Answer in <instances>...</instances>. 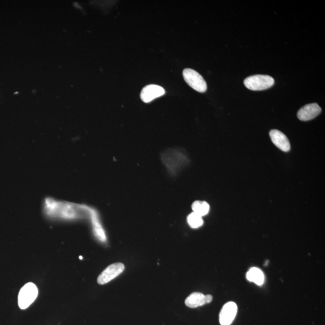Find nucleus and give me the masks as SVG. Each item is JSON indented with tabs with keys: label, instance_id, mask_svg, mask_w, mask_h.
I'll use <instances>...</instances> for the list:
<instances>
[{
	"label": "nucleus",
	"instance_id": "nucleus-9",
	"mask_svg": "<svg viewBox=\"0 0 325 325\" xmlns=\"http://www.w3.org/2000/svg\"><path fill=\"white\" fill-rule=\"evenodd\" d=\"M165 90L162 87L155 84H149L142 89L141 98L143 102L149 103L157 98L164 95Z\"/></svg>",
	"mask_w": 325,
	"mask_h": 325
},
{
	"label": "nucleus",
	"instance_id": "nucleus-4",
	"mask_svg": "<svg viewBox=\"0 0 325 325\" xmlns=\"http://www.w3.org/2000/svg\"><path fill=\"white\" fill-rule=\"evenodd\" d=\"M275 83L273 78L266 75H254L244 81V84L249 90L259 91L270 88Z\"/></svg>",
	"mask_w": 325,
	"mask_h": 325
},
{
	"label": "nucleus",
	"instance_id": "nucleus-11",
	"mask_svg": "<svg viewBox=\"0 0 325 325\" xmlns=\"http://www.w3.org/2000/svg\"><path fill=\"white\" fill-rule=\"evenodd\" d=\"M269 135L276 147L284 152L290 150V142L283 133L277 129H272L270 132Z\"/></svg>",
	"mask_w": 325,
	"mask_h": 325
},
{
	"label": "nucleus",
	"instance_id": "nucleus-14",
	"mask_svg": "<svg viewBox=\"0 0 325 325\" xmlns=\"http://www.w3.org/2000/svg\"><path fill=\"white\" fill-rule=\"evenodd\" d=\"M187 223L191 229H196L203 226L204 220L203 217L198 214L192 212L187 216Z\"/></svg>",
	"mask_w": 325,
	"mask_h": 325
},
{
	"label": "nucleus",
	"instance_id": "nucleus-7",
	"mask_svg": "<svg viewBox=\"0 0 325 325\" xmlns=\"http://www.w3.org/2000/svg\"><path fill=\"white\" fill-rule=\"evenodd\" d=\"M237 313V305L234 302H227L223 305L219 314L221 325H230L233 323Z\"/></svg>",
	"mask_w": 325,
	"mask_h": 325
},
{
	"label": "nucleus",
	"instance_id": "nucleus-12",
	"mask_svg": "<svg viewBox=\"0 0 325 325\" xmlns=\"http://www.w3.org/2000/svg\"><path fill=\"white\" fill-rule=\"evenodd\" d=\"M246 278L258 285H262L265 282L264 274L261 270L256 268H252L247 272Z\"/></svg>",
	"mask_w": 325,
	"mask_h": 325
},
{
	"label": "nucleus",
	"instance_id": "nucleus-5",
	"mask_svg": "<svg viewBox=\"0 0 325 325\" xmlns=\"http://www.w3.org/2000/svg\"><path fill=\"white\" fill-rule=\"evenodd\" d=\"M183 74L184 80L191 88L201 93L206 92L207 89L206 81L197 71L187 68L183 71Z\"/></svg>",
	"mask_w": 325,
	"mask_h": 325
},
{
	"label": "nucleus",
	"instance_id": "nucleus-1",
	"mask_svg": "<svg viewBox=\"0 0 325 325\" xmlns=\"http://www.w3.org/2000/svg\"><path fill=\"white\" fill-rule=\"evenodd\" d=\"M44 207L48 216L68 220L90 219L92 221L98 214L95 209L86 205L74 204L52 198L45 199Z\"/></svg>",
	"mask_w": 325,
	"mask_h": 325
},
{
	"label": "nucleus",
	"instance_id": "nucleus-2",
	"mask_svg": "<svg viewBox=\"0 0 325 325\" xmlns=\"http://www.w3.org/2000/svg\"><path fill=\"white\" fill-rule=\"evenodd\" d=\"M161 159L168 173L176 176L189 162L186 152L180 148H171L162 152Z\"/></svg>",
	"mask_w": 325,
	"mask_h": 325
},
{
	"label": "nucleus",
	"instance_id": "nucleus-3",
	"mask_svg": "<svg viewBox=\"0 0 325 325\" xmlns=\"http://www.w3.org/2000/svg\"><path fill=\"white\" fill-rule=\"evenodd\" d=\"M38 295L37 286L32 282L25 284L18 294V305L21 310H25L34 303Z\"/></svg>",
	"mask_w": 325,
	"mask_h": 325
},
{
	"label": "nucleus",
	"instance_id": "nucleus-13",
	"mask_svg": "<svg viewBox=\"0 0 325 325\" xmlns=\"http://www.w3.org/2000/svg\"><path fill=\"white\" fill-rule=\"evenodd\" d=\"M193 212L201 216L207 215L209 213L210 205L206 201H196L191 205Z\"/></svg>",
	"mask_w": 325,
	"mask_h": 325
},
{
	"label": "nucleus",
	"instance_id": "nucleus-8",
	"mask_svg": "<svg viewBox=\"0 0 325 325\" xmlns=\"http://www.w3.org/2000/svg\"><path fill=\"white\" fill-rule=\"evenodd\" d=\"M213 301V297L211 295H204L199 292H194L190 294L185 300L186 306L194 308L209 304Z\"/></svg>",
	"mask_w": 325,
	"mask_h": 325
},
{
	"label": "nucleus",
	"instance_id": "nucleus-10",
	"mask_svg": "<svg viewBox=\"0 0 325 325\" xmlns=\"http://www.w3.org/2000/svg\"><path fill=\"white\" fill-rule=\"evenodd\" d=\"M321 112L320 107L317 104H309L299 110L298 118L302 121H310L316 118Z\"/></svg>",
	"mask_w": 325,
	"mask_h": 325
},
{
	"label": "nucleus",
	"instance_id": "nucleus-6",
	"mask_svg": "<svg viewBox=\"0 0 325 325\" xmlns=\"http://www.w3.org/2000/svg\"><path fill=\"white\" fill-rule=\"evenodd\" d=\"M124 269L125 266L121 263H114L109 266L99 275L97 279L98 283L101 285L108 283L117 276L121 275Z\"/></svg>",
	"mask_w": 325,
	"mask_h": 325
}]
</instances>
